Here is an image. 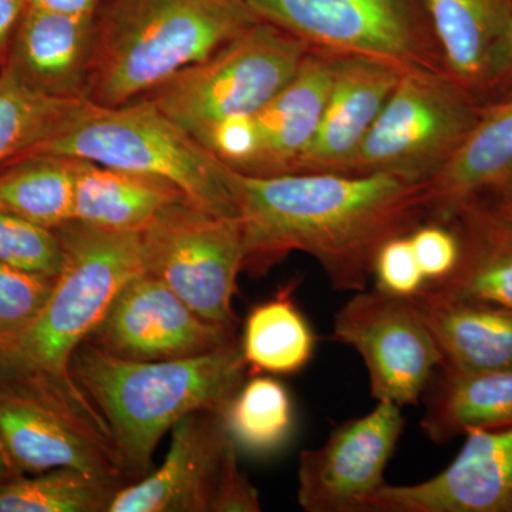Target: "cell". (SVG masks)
<instances>
[{
  "label": "cell",
  "instance_id": "6da1fadb",
  "mask_svg": "<svg viewBox=\"0 0 512 512\" xmlns=\"http://www.w3.org/2000/svg\"><path fill=\"white\" fill-rule=\"evenodd\" d=\"M242 271L264 275L292 252L312 256L338 292L365 291L377 252L424 222L426 184L386 174L234 171Z\"/></svg>",
  "mask_w": 512,
  "mask_h": 512
},
{
  "label": "cell",
  "instance_id": "7a4b0ae2",
  "mask_svg": "<svg viewBox=\"0 0 512 512\" xmlns=\"http://www.w3.org/2000/svg\"><path fill=\"white\" fill-rule=\"evenodd\" d=\"M56 232L64 251L62 271L39 315L0 345V387L52 404L111 440L106 420L74 382L70 363L120 289L143 272L140 232L79 221Z\"/></svg>",
  "mask_w": 512,
  "mask_h": 512
},
{
  "label": "cell",
  "instance_id": "3957f363",
  "mask_svg": "<svg viewBox=\"0 0 512 512\" xmlns=\"http://www.w3.org/2000/svg\"><path fill=\"white\" fill-rule=\"evenodd\" d=\"M70 370L106 420L130 484L151 473L167 431L190 413H224L248 375L238 336L204 355L161 362L121 359L84 342Z\"/></svg>",
  "mask_w": 512,
  "mask_h": 512
},
{
  "label": "cell",
  "instance_id": "277c9868",
  "mask_svg": "<svg viewBox=\"0 0 512 512\" xmlns=\"http://www.w3.org/2000/svg\"><path fill=\"white\" fill-rule=\"evenodd\" d=\"M259 20L247 0H104L86 100L146 97Z\"/></svg>",
  "mask_w": 512,
  "mask_h": 512
},
{
  "label": "cell",
  "instance_id": "5b68a950",
  "mask_svg": "<svg viewBox=\"0 0 512 512\" xmlns=\"http://www.w3.org/2000/svg\"><path fill=\"white\" fill-rule=\"evenodd\" d=\"M35 154L158 178L205 210L238 217L234 170L144 97L119 106L80 101L55 136L28 156Z\"/></svg>",
  "mask_w": 512,
  "mask_h": 512
},
{
  "label": "cell",
  "instance_id": "8992f818",
  "mask_svg": "<svg viewBox=\"0 0 512 512\" xmlns=\"http://www.w3.org/2000/svg\"><path fill=\"white\" fill-rule=\"evenodd\" d=\"M311 47L259 20L144 99L200 140L229 117L254 116L298 72Z\"/></svg>",
  "mask_w": 512,
  "mask_h": 512
},
{
  "label": "cell",
  "instance_id": "52a82bcc",
  "mask_svg": "<svg viewBox=\"0 0 512 512\" xmlns=\"http://www.w3.org/2000/svg\"><path fill=\"white\" fill-rule=\"evenodd\" d=\"M480 111L446 72L406 70L342 174L427 184L454 156Z\"/></svg>",
  "mask_w": 512,
  "mask_h": 512
},
{
  "label": "cell",
  "instance_id": "ba28073f",
  "mask_svg": "<svg viewBox=\"0 0 512 512\" xmlns=\"http://www.w3.org/2000/svg\"><path fill=\"white\" fill-rule=\"evenodd\" d=\"M259 19L313 50L444 72L423 0H247Z\"/></svg>",
  "mask_w": 512,
  "mask_h": 512
},
{
  "label": "cell",
  "instance_id": "9c48e42d",
  "mask_svg": "<svg viewBox=\"0 0 512 512\" xmlns=\"http://www.w3.org/2000/svg\"><path fill=\"white\" fill-rule=\"evenodd\" d=\"M143 271L163 281L202 319L238 333L232 301L244 265L238 217L184 198L140 232Z\"/></svg>",
  "mask_w": 512,
  "mask_h": 512
},
{
  "label": "cell",
  "instance_id": "30bf717a",
  "mask_svg": "<svg viewBox=\"0 0 512 512\" xmlns=\"http://www.w3.org/2000/svg\"><path fill=\"white\" fill-rule=\"evenodd\" d=\"M222 414L194 412L171 429L163 466L124 485L107 512H259Z\"/></svg>",
  "mask_w": 512,
  "mask_h": 512
},
{
  "label": "cell",
  "instance_id": "8fae6325",
  "mask_svg": "<svg viewBox=\"0 0 512 512\" xmlns=\"http://www.w3.org/2000/svg\"><path fill=\"white\" fill-rule=\"evenodd\" d=\"M333 340L355 349L377 402L417 406L441 365L440 353L410 298L360 291L336 312Z\"/></svg>",
  "mask_w": 512,
  "mask_h": 512
},
{
  "label": "cell",
  "instance_id": "7c38bea8",
  "mask_svg": "<svg viewBox=\"0 0 512 512\" xmlns=\"http://www.w3.org/2000/svg\"><path fill=\"white\" fill-rule=\"evenodd\" d=\"M402 407L377 402L372 412L339 424L318 448L302 451L298 504L306 512H363L386 485L384 470L404 429Z\"/></svg>",
  "mask_w": 512,
  "mask_h": 512
},
{
  "label": "cell",
  "instance_id": "4fadbf2b",
  "mask_svg": "<svg viewBox=\"0 0 512 512\" xmlns=\"http://www.w3.org/2000/svg\"><path fill=\"white\" fill-rule=\"evenodd\" d=\"M237 336L202 319L143 271L120 289L86 342L121 359L161 362L204 355Z\"/></svg>",
  "mask_w": 512,
  "mask_h": 512
},
{
  "label": "cell",
  "instance_id": "5bb4252c",
  "mask_svg": "<svg viewBox=\"0 0 512 512\" xmlns=\"http://www.w3.org/2000/svg\"><path fill=\"white\" fill-rule=\"evenodd\" d=\"M0 453L12 476L69 467L130 484L109 437L52 404L2 387Z\"/></svg>",
  "mask_w": 512,
  "mask_h": 512
},
{
  "label": "cell",
  "instance_id": "9a60e30c",
  "mask_svg": "<svg viewBox=\"0 0 512 512\" xmlns=\"http://www.w3.org/2000/svg\"><path fill=\"white\" fill-rule=\"evenodd\" d=\"M457 457L417 484H386L363 512H512V426L471 430Z\"/></svg>",
  "mask_w": 512,
  "mask_h": 512
},
{
  "label": "cell",
  "instance_id": "2e32d148",
  "mask_svg": "<svg viewBox=\"0 0 512 512\" xmlns=\"http://www.w3.org/2000/svg\"><path fill=\"white\" fill-rule=\"evenodd\" d=\"M404 72L380 60L335 55L318 133L293 174H342Z\"/></svg>",
  "mask_w": 512,
  "mask_h": 512
},
{
  "label": "cell",
  "instance_id": "e0dca14e",
  "mask_svg": "<svg viewBox=\"0 0 512 512\" xmlns=\"http://www.w3.org/2000/svg\"><path fill=\"white\" fill-rule=\"evenodd\" d=\"M96 18L28 6L3 69L30 92L55 99L86 100Z\"/></svg>",
  "mask_w": 512,
  "mask_h": 512
},
{
  "label": "cell",
  "instance_id": "ac0fdd59",
  "mask_svg": "<svg viewBox=\"0 0 512 512\" xmlns=\"http://www.w3.org/2000/svg\"><path fill=\"white\" fill-rule=\"evenodd\" d=\"M333 63L335 55L309 50L291 82L254 114V156L239 173L255 177L295 173L318 133Z\"/></svg>",
  "mask_w": 512,
  "mask_h": 512
},
{
  "label": "cell",
  "instance_id": "d6986e66",
  "mask_svg": "<svg viewBox=\"0 0 512 512\" xmlns=\"http://www.w3.org/2000/svg\"><path fill=\"white\" fill-rule=\"evenodd\" d=\"M410 301L436 343L440 367L512 369V309L453 298L430 285Z\"/></svg>",
  "mask_w": 512,
  "mask_h": 512
},
{
  "label": "cell",
  "instance_id": "ffe728a7",
  "mask_svg": "<svg viewBox=\"0 0 512 512\" xmlns=\"http://www.w3.org/2000/svg\"><path fill=\"white\" fill-rule=\"evenodd\" d=\"M512 171V96L481 106L454 156L426 184L424 222L450 225L458 212Z\"/></svg>",
  "mask_w": 512,
  "mask_h": 512
},
{
  "label": "cell",
  "instance_id": "44dd1931",
  "mask_svg": "<svg viewBox=\"0 0 512 512\" xmlns=\"http://www.w3.org/2000/svg\"><path fill=\"white\" fill-rule=\"evenodd\" d=\"M444 72L483 106L495 46L512 20V0H423Z\"/></svg>",
  "mask_w": 512,
  "mask_h": 512
},
{
  "label": "cell",
  "instance_id": "7402d4cb",
  "mask_svg": "<svg viewBox=\"0 0 512 512\" xmlns=\"http://www.w3.org/2000/svg\"><path fill=\"white\" fill-rule=\"evenodd\" d=\"M421 400L420 429L436 444L471 430L512 426V369L468 372L439 367Z\"/></svg>",
  "mask_w": 512,
  "mask_h": 512
},
{
  "label": "cell",
  "instance_id": "603a6c76",
  "mask_svg": "<svg viewBox=\"0 0 512 512\" xmlns=\"http://www.w3.org/2000/svg\"><path fill=\"white\" fill-rule=\"evenodd\" d=\"M76 160L74 220L110 231L141 232L184 200V192L158 178Z\"/></svg>",
  "mask_w": 512,
  "mask_h": 512
},
{
  "label": "cell",
  "instance_id": "cb8c5ba5",
  "mask_svg": "<svg viewBox=\"0 0 512 512\" xmlns=\"http://www.w3.org/2000/svg\"><path fill=\"white\" fill-rule=\"evenodd\" d=\"M239 343L251 375H296L316 348L311 323L293 301L291 288L252 306Z\"/></svg>",
  "mask_w": 512,
  "mask_h": 512
},
{
  "label": "cell",
  "instance_id": "d4e9b609",
  "mask_svg": "<svg viewBox=\"0 0 512 512\" xmlns=\"http://www.w3.org/2000/svg\"><path fill=\"white\" fill-rule=\"evenodd\" d=\"M74 188V158H19L0 168V210L56 231L74 220Z\"/></svg>",
  "mask_w": 512,
  "mask_h": 512
},
{
  "label": "cell",
  "instance_id": "484cf974",
  "mask_svg": "<svg viewBox=\"0 0 512 512\" xmlns=\"http://www.w3.org/2000/svg\"><path fill=\"white\" fill-rule=\"evenodd\" d=\"M222 419L238 451L272 456L288 444L295 429L291 393L272 375H252L232 397Z\"/></svg>",
  "mask_w": 512,
  "mask_h": 512
},
{
  "label": "cell",
  "instance_id": "4316f807",
  "mask_svg": "<svg viewBox=\"0 0 512 512\" xmlns=\"http://www.w3.org/2000/svg\"><path fill=\"white\" fill-rule=\"evenodd\" d=\"M123 481L62 467L0 481V512H107Z\"/></svg>",
  "mask_w": 512,
  "mask_h": 512
},
{
  "label": "cell",
  "instance_id": "83f0119b",
  "mask_svg": "<svg viewBox=\"0 0 512 512\" xmlns=\"http://www.w3.org/2000/svg\"><path fill=\"white\" fill-rule=\"evenodd\" d=\"M450 225L460 238V259L453 274L427 284L453 298L512 309V247L464 217Z\"/></svg>",
  "mask_w": 512,
  "mask_h": 512
},
{
  "label": "cell",
  "instance_id": "f1b7e54d",
  "mask_svg": "<svg viewBox=\"0 0 512 512\" xmlns=\"http://www.w3.org/2000/svg\"><path fill=\"white\" fill-rule=\"evenodd\" d=\"M80 101L30 92L0 70V168L55 136Z\"/></svg>",
  "mask_w": 512,
  "mask_h": 512
},
{
  "label": "cell",
  "instance_id": "f546056e",
  "mask_svg": "<svg viewBox=\"0 0 512 512\" xmlns=\"http://www.w3.org/2000/svg\"><path fill=\"white\" fill-rule=\"evenodd\" d=\"M0 262L57 278L64 262L62 241L53 229L0 210Z\"/></svg>",
  "mask_w": 512,
  "mask_h": 512
},
{
  "label": "cell",
  "instance_id": "4dcf8cb0",
  "mask_svg": "<svg viewBox=\"0 0 512 512\" xmlns=\"http://www.w3.org/2000/svg\"><path fill=\"white\" fill-rule=\"evenodd\" d=\"M56 278L0 262V345L18 336L39 315Z\"/></svg>",
  "mask_w": 512,
  "mask_h": 512
},
{
  "label": "cell",
  "instance_id": "1f68e13d",
  "mask_svg": "<svg viewBox=\"0 0 512 512\" xmlns=\"http://www.w3.org/2000/svg\"><path fill=\"white\" fill-rule=\"evenodd\" d=\"M409 241L427 284H439L453 274L461 249L453 225L421 222L410 232Z\"/></svg>",
  "mask_w": 512,
  "mask_h": 512
},
{
  "label": "cell",
  "instance_id": "d6a6232c",
  "mask_svg": "<svg viewBox=\"0 0 512 512\" xmlns=\"http://www.w3.org/2000/svg\"><path fill=\"white\" fill-rule=\"evenodd\" d=\"M373 276L377 289L400 298H410L427 285L410 245L409 234L389 239L380 248L373 266Z\"/></svg>",
  "mask_w": 512,
  "mask_h": 512
},
{
  "label": "cell",
  "instance_id": "836d02e7",
  "mask_svg": "<svg viewBox=\"0 0 512 512\" xmlns=\"http://www.w3.org/2000/svg\"><path fill=\"white\" fill-rule=\"evenodd\" d=\"M457 217L467 218L512 247V171L503 181L468 202Z\"/></svg>",
  "mask_w": 512,
  "mask_h": 512
},
{
  "label": "cell",
  "instance_id": "e575fe53",
  "mask_svg": "<svg viewBox=\"0 0 512 512\" xmlns=\"http://www.w3.org/2000/svg\"><path fill=\"white\" fill-rule=\"evenodd\" d=\"M512 96V20L495 46L488 70L484 104Z\"/></svg>",
  "mask_w": 512,
  "mask_h": 512
},
{
  "label": "cell",
  "instance_id": "d590c367",
  "mask_svg": "<svg viewBox=\"0 0 512 512\" xmlns=\"http://www.w3.org/2000/svg\"><path fill=\"white\" fill-rule=\"evenodd\" d=\"M28 6V0H0V70L5 67L13 37Z\"/></svg>",
  "mask_w": 512,
  "mask_h": 512
},
{
  "label": "cell",
  "instance_id": "8d00e7d4",
  "mask_svg": "<svg viewBox=\"0 0 512 512\" xmlns=\"http://www.w3.org/2000/svg\"><path fill=\"white\" fill-rule=\"evenodd\" d=\"M103 2L104 0H28L29 6L33 8L77 18H96Z\"/></svg>",
  "mask_w": 512,
  "mask_h": 512
},
{
  "label": "cell",
  "instance_id": "74e56055",
  "mask_svg": "<svg viewBox=\"0 0 512 512\" xmlns=\"http://www.w3.org/2000/svg\"><path fill=\"white\" fill-rule=\"evenodd\" d=\"M12 476L10 474L8 466H6L5 458H3L2 453H0V481L6 480V478Z\"/></svg>",
  "mask_w": 512,
  "mask_h": 512
}]
</instances>
